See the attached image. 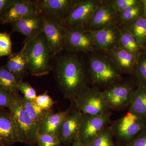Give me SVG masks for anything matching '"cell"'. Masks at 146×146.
<instances>
[{"label": "cell", "instance_id": "cell-1", "mask_svg": "<svg viewBox=\"0 0 146 146\" xmlns=\"http://www.w3.org/2000/svg\"><path fill=\"white\" fill-rule=\"evenodd\" d=\"M54 73L60 91L65 98L72 101L88 87L84 65L77 54L64 55L57 58Z\"/></svg>", "mask_w": 146, "mask_h": 146}, {"label": "cell", "instance_id": "cell-2", "mask_svg": "<svg viewBox=\"0 0 146 146\" xmlns=\"http://www.w3.org/2000/svg\"><path fill=\"white\" fill-rule=\"evenodd\" d=\"M28 72L31 75H46L52 69V53L43 33L33 39L26 38Z\"/></svg>", "mask_w": 146, "mask_h": 146}, {"label": "cell", "instance_id": "cell-3", "mask_svg": "<svg viewBox=\"0 0 146 146\" xmlns=\"http://www.w3.org/2000/svg\"><path fill=\"white\" fill-rule=\"evenodd\" d=\"M19 94L13 96L9 108L17 142L33 146L36 144L38 125L32 119L24 110Z\"/></svg>", "mask_w": 146, "mask_h": 146}, {"label": "cell", "instance_id": "cell-4", "mask_svg": "<svg viewBox=\"0 0 146 146\" xmlns=\"http://www.w3.org/2000/svg\"><path fill=\"white\" fill-rule=\"evenodd\" d=\"M89 73L92 83L98 88H108L122 78V73L106 54L90 56Z\"/></svg>", "mask_w": 146, "mask_h": 146}, {"label": "cell", "instance_id": "cell-5", "mask_svg": "<svg viewBox=\"0 0 146 146\" xmlns=\"http://www.w3.org/2000/svg\"><path fill=\"white\" fill-rule=\"evenodd\" d=\"M43 33L53 55L59 54L65 49L68 27L64 20L56 16L43 15Z\"/></svg>", "mask_w": 146, "mask_h": 146}, {"label": "cell", "instance_id": "cell-6", "mask_svg": "<svg viewBox=\"0 0 146 146\" xmlns=\"http://www.w3.org/2000/svg\"><path fill=\"white\" fill-rule=\"evenodd\" d=\"M74 102L77 109L84 115H102L110 112L102 91L96 86H88L76 97Z\"/></svg>", "mask_w": 146, "mask_h": 146}, {"label": "cell", "instance_id": "cell-7", "mask_svg": "<svg viewBox=\"0 0 146 146\" xmlns=\"http://www.w3.org/2000/svg\"><path fill=\"white\" fill-rule=\"evenodd\" d=\"M110 127L114 136L127 143L146 129V120L128 111L121 118L113 121Z\"/></svg>", "mask_w": 146, "mask_h": 146}, {"label": "cell", "instance_id": "cell-8", "mask_svg": "<svg viewBox=\"0 0 146 146\" xmlns=\"http://www.w3.org/2000/svg\"><path fill=\"white\" fill-rule=\"evenodd\" d=\"M68 28L65 45L68 51L90 53L96 50L93 31L84 27Z\"/></svg>", "mask_w": 146, "mask_h": 146}, {"label": "cell", "instance_id": "cell-9", "mask_svg": "<svg viewBox=\"0 0 146 146\" xmlns=\"http://www.w3.org/2000/svg\"><path fill=\"white\" fill-rule=\"evenodd\" d=\"M103 3L100 0H77L65 20L68 27L78 26L86 28L94 13Z\"/></svg>", "mask_w": 146, "mask_h": 146}, {"label": "cell", "instance_id": "cell-10", "mask_svg": "<svg viewBox=\"0 0 146 146\" xmlns=\"http://www.w3.org/2000/svg\"><path fill=\"white\" fill-rule=\"evenodd\" d=\"M134 89L127 82L115 84L102 91L105 101L110 110H121L129 106Z\"/></svg>", "mask_w": 146, "mask_h": 146}, {"label": "cell", "instance_id": "cell-11", "mask_svg": "<svg viewBox=\"0 0 146 146\" xmlns=\"http://www.w3.org/2000/svg\"><path fill=\"white\" fill-rule=\"evenodd\" d=\"M110 112L102 115H84L78 138L81 143L87 146L108 125Z\"/></svg>", "mask_w": 146, "mask_h": 146}, {"label": "cell", "instance_id": "cell-12", "mask_svg": "<svg viewBox=\"0 0 146 146\" xmlns=\"http://www.w3.org/2000/svg\"><path fill=\"white\" fill-rule=\"evenodd\" d=\"M41 14L36 1L14 0L3 13L0 18V23L2 25H11L28 16Z\"/></svg>", "mask_w": 146, "mask_h": 146}, {"label": "cell", "instance_id": "cell-13", "mask_svg": "<svg viewBox=\"0 0 146 146\" xmlns=\"http://www.w3.org/2000/svg\"><path fill=\"white\" fill-rule=\"evenodd\" d=\"M93 35L96 50L106 52L118 46L121 29L117 22H116L104 28L93 31Z\"/></svg>", "mask_w": 146, "mask_h": 146}, {"label": "cell", "instance_id": "cell-14", "mask_svg": "<svg viewBox=\"0 0 146 146\" xmlns=\"http://www.w3.org/2000/svg\"><path fill=\"white\" fill-rule=\"evenodd\" d=\"M84 114L78 110L71 112L60 127L58 137L62 145L69 146L79 137Z\"/></svg>", "mask_w": 146, "mask_h": 146}, {"label": "cell", "instance_id": "cell-15", "mask_svg": "<svg viewBox=\"0 0 146 146\" xmlns=\"http://www.w3.org/2000/svg\"><path fill=\"white\" fill-rule=\"evenodd\" d=\"M117 18L118 13L114 7L106 1H103V3L96 11L86 28L97 31L117 22Z\"/></svg>", "mask_w": 146, "mask_h": 146}, {"label": "cell", "instance_id": "cell-16", "mask_svg": "<svg viewBox=\"0 0 146 146\" xmlns=\"http://www.w3.org/2000/svg\"><path fill=\"white\" fill-rule=\"evenodd\" d=\"M105 52L122 74H135L138 56L118 47Z\"/></svg>", "mask_w": 146, "mask_h": 146}, {"label": "cell", "instance_id": "cell-17", "mask_svg": "<svg viewBox=\"0 0 146 146\" xmlns=\"http://www.w3.org/2000/svg\"><path fill=\"white\" fill-rule=\"evenodd\" d=\"M43 15L56 16L64 20L68 17L77 0L36 1Z\"/></svg>", "mask_w": 146, "mask_h": 146}, {"label": "cell", "instance_id": "cell-18", "mask_svg": "<svg viewBox=\"0 0 146 146\" xmlns=\"http://www.w3.org/2000/svg\"><path fill=\"white\" fill-rule=\"evenodd\" d=\"M42 14L28 16L11 24L12 31L17 32L26 37L33 39L43 33Z\"/></svg>", "mask_w": 146, "mask_h": 146}, {"label": "cell", "instance_id": "cell-19", "mask_svg": "<svg viewBox=\"0 0 146 146\" xmlns=\"http://www.w3.org/2000/svg\"><path fill=\"white\" fill-rule=\"evenodd\" d=\"M6 68L15 77L18 82L28 74V66L27 58L26 44H24L21 50L17 52H12L9 56Z\"/></svg>", "mask_w": 146, "mask_h": 146}, {"label": "cell", "instance_id": "cell-20", "mask_svg": "<svg viewBox=\"0 0 146 146\" xmlns=\"http://www.w3.org/2000/svg\"><path fill=\"white\" fill-rule=\"evenodd\" d=\"M71 112L72 109L69 108L56 113L50 112L38 125V133H49L58 136L62 124Z\"/></svg>", "mask_w": 146, "mask_h": 146}, {"label": "cell", "instance_id": "cell-21", "mask_svg": "<svg viewBox=\"0 0 146 146\" xmlns=\"http://www.w3.org/2000/svg\"><path fill=\"white\" fill-rule=\"evenodd\" d=\"M16 143V134L10 111L0 109V146H11Z\"/></svg>", "mask_w": 146, "mask_h": 146}, {"label": "cell", "instance_id": "cell-22", "mask_svg": "<svg viewBox=\"0 0 146 146\" xmlns=\"http://www.w3.org/2000/svg\"><path fill=\"white\" fill-rule=\"evenodd\" d=\"M128 111L146 120V86H138L134 89Z\"/></svg>", "mask_w": 146, "mask_h": 146}, {"label": "cell", "instance_id": "cell-23", "mask_svg": "<svg viewBox=\"0 0 146 146\" xmlns=\"http://www.w3.org/2000/svg\"><path fill=\"white\" fill-rule=\"evenodd\" d=\"M120 27L125 29L130 32L144 48L146 44V16H143L124 24Z\"/></svg>", "mask_w": 146, "mask_h": 146}, {"label": "cell", "instance_id": "cell-24", "mask_svg": "<svg viewBox=\"0 0 146 146\" xmlns=\"http://www.w3.org/2000/svg\"><path fill=\"white\" fill-rule=\"evenodd\" d=\"M120 29L121 35L118 47L137 56L144 53L143 47L138 43L133 35L125 29Z\"/></svg>", "mask_w": 146, "mask_h": 146}, {"label": "cell", "instance_id": "cell-25", "mask_svg": "<svg viewBox=\"0 0 146 146\" xmlns=\"http://www.w3.org/2000/svg\"><path fill=\"white\" fill-rule=\"evenodd\" d=\"M21 104L24 110L32 119L38 125L44 119L52 110H46L39 106L35 100L26 99L21 97Z\"/></svg>", "mask_w": 146, "mask_h": 146}, {"label": "cell", "instance_id": "cell-26", "mask_svg": "<svg viewBox=\"0 0 146 146\" xmlns=\"http://www.w3.org/2000/svg\"><path fill=\"white\" fill-rule=\"evenodd\" d=\"M144 16L143 6L142 0L139 2L119 13L117 22L119 26L129 23Z\"/></svg>", "mask_w": 146, "mask_h": 146}, {"label": "cell", "instance_id": "cell-27", "mask_svg": "<svg viewBox=\"0 0 146 146\" xmlns=\"http://www.w3.org/2000/svg\"><path fill=\"white\" fill-rule=\"evenodd\" d=\"M18 83L15 77L5 66H0V87L15 95L19 92Z\"/></svg>", "mask_w": 146, "mask_h": 146}, {"label": "cell", "instance_id": "cell-28", "mask_svg": "<svg viewBox=\"0 0 146 146\" xmlns=\"http://www.w3.org/2000/svg\"><path fill=\"white\" fill-rule=\"evenodd\" d=\"M114 136L110 126L108 125L88 146H115Z\"/></svg>", "mask_w": 146, "mask_h": 146}, {"label": "cell", "instance_id": "cell-29", "mask_svg": "<svg viewBox=\"0 0 146 146\" xmlns=\"http://www.w3.org/2000/svg\"><path fill=\"white\" fill-rule=\"evenodd\" d=\"M137 86H146V54L138 56L135 73Z\"/></svg>", "mask_w": 146, "mask_h": 146}, {"label": "cell", "instance_id": "cell-30", "mask_svg": "<svg viewBox=\"0 0 146 146\" xmlns=\"http://www.w3.org/2000/svg\"><path fill=\"white\" fill-rule=\"evenodd\" d=\"M37 146H61L58 136L49 133H38L36 138Z\"/></svg>", "mask_w": 146, "mask_h": 146}, {"label": "cell", "instance_id": "cell-31", "mask_svg": "<svg viewBox=\"0 0 146 146\" xmlns=\"http://www.w3.org/2000/svg\"><path fill=\"white\" fill-rule=\"evenodd\" d=\"M12 43L9 35L0 33V57L10 55L12 53Z\"/></svg>", "mask_w": 146, "mask_h": 146}, {"label": "cell", "instance_id": "cell-32", "mask_svg": "<svg viewBox=\"0 0 146 146\" xmlns=\"http://www.w3.org/2000/svg\"><path fill=\"white\" fill-rule=\"evenodd\" d=\"M18 89L24 98L26 99L31 100H35L37 95L35 89L33 88L29 83L23 81L18 83Z\"/></svg>", "mask_w": 146, "mask_h": 146}, {"label": "cell", "instance_id": "cell-33", "mask_svg": "<svg viewBox=\"0 0 146 146\" xmlns=\"http://www.w3.org/2000/svg\"><path fill=\"white\" fill-rule=\"evenodd\" d=\"M140 0H109L107 3L112 5L118 14L131 6L139 2Z\"/></svg>", "mask_w": 146, "mask_h": 146}, {"label": "cell", "instance_id": "cell-34", "mask_svg": "<svg viewBox=\"0 0 146 146\" xmlns=\"http://www.w3.org/2000/svg\"><path fill=\"white\" fill-rule=\"evenodd\" d=\"M35 101L42 109L48 111L50 110L51 108L55 104V102L50 96L47 91L43 94L37 96Z\"/></svg>", "mask_w": 146, "mask_h": 146}, {"label": "cell", "instance_id": "cell-35", "mask_svg": "<svg viewBox=\"0 0 146 146\" xmlns=\"http://www.w3.org/2000/svg\"><path fill=\"white\" fill-rule=\"evenodd\" d=\"M13 94L0 87V109H9L13 98Z\"/></svg>", "mask_w": 146, "mask_h": 146}, {"label": "cell", "instance_id": "cell-36", "mask_svg": "<svg viewBox=\"0 0 146 146\" xmlns=\"http://www.w3.org/2000/svg\"><path fill=\"white\" fill-rule=\"evenodd\" d=\"M125 146H146V130L141 131Z\"/></svg>", "mask_w": 146, "mask_h": 146}, {"label": "cell", "instance_id": "cell-37", "mask_svg": "<svg viewBox=\"0 0 146 146\" xmlns=\"http://www.w3.org/2000/svg\"><path fill=\"white\" fill-rule=\"evenodd\" d=\"M14 0H0V18L3 12L11 5Z\"/></svg>", "mask_w": 146, "mask_h": 146}, {"label": "cell", "instance_id": "cell-38", "mask_svg": "<svg viewBox=\"0 0 146 146\" xmlns=\"http://www.w3.org/2000/svg\"><path fill=\"white\" fill-rule=\"evenodd\" d=\"M72 146H87L84 145L81 143V141L80 140L79 138H78L76 140L74 141V142L72 144Z\"/></svg>", "mask_w": 146, "mask_h": 146}, {"label": "cell", "instance_id": "cell-39", "mask_svg": "<svg viewBox=\"0 0 146 146\" xmlns=\"http://www.w3.org/2000/svg\"><path fill=\"white\" fill-rule=\"evenodd\" d=\"M143 6L144 16H146V0H142Z\"/></svg>", "mask_w": 146, "mask_h": 146}, {"label": "cell", "instance_id": "cell-40", "mask_svg": "<svg viewBox=\"0 0 146 146\" xmlns=\"http://www.w3.org/2000/svg\"><path fill=\"white\" fill-rule=\"evenodd\" d=\"M144 53L146 54V44L145 46H144Z\"/></svg>", "mask_w": 146, "mask_h": 146}, {"label": "cell", "instance_id": "cell-41", "mask_svg": "<svg viewBox=\"0 0 146 146\" xmlns=\"http://www.w3.org/2000/svg\"></svg>", "mask_w": 146, "mask_h": 146}]
</instances>
